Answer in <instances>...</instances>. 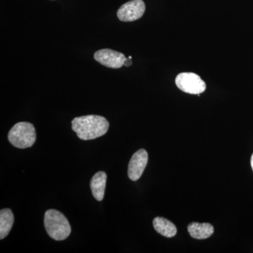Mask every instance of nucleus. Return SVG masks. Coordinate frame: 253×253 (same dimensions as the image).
Listing matches in <instances>:
<instances>
[{"label":"nucleus","instance_id":"obj_11","mask_svg":"<svg viewBox=\"0 0 253 253\" xmlns=\"http://www.w3.org/2000/svg\"><path fill=\"white\" fill-rule=\"evenodd\" d=\"M14 217L10 209H2L0 211V239H4L11 231L14 224Z\"/></svg>","mask_w":253,"mask_h":253},{"label":"nucleus","instance_id":"obj_10","mask_svg":"<svg viewBox=\"0 0 253 253\" xmlns=\"http://www.w3.org/2000/svg\"><path fill=\"white\" fill-rule=\"evenodd\" d=\"M153 224H154L155 230L165 237H174L177 232L175 225L165 218L156 217L153 221Z\"/></svg>","mask_w":253,"mask_h":253},{"label":"nucleus","instance_id":"obj_6","mask_svg":"<svg viewBox=\"0 0 253 253\" xmlns=\"http://www.w3.org/2000/svg\"><path fill=\"white\" fill-rule=\"evenodd\" d=\"M94 59L106 67L118 69L124 66L126 57L123 53L112 49L99 50L94 54Z\"/></svg>","mask_w":253,"mask_h":253},{"label":"nucleus","instance_id":"obj_13","mask_svg":"<svg viewBox=\"0 0 253 253\" xmlns=\"http://www.w3.org/2000/svg\"><path fill=\"white\" fill-rule=\"evenodd\" d=\"M251 167H252V169L253 170V154L252 155V156H251Z\"/></svg>","mask_w":253,"mask_h":253},{"label":"nucleus","instance_id":"obj_5","mask_svg":"<svg viewBox=\"0 0 253 253\" xmlns=\"http://www.w3.org/2000/svg\"><path fill=\"white\" fill-rule=\"evenodd\" d=\"M145 10L146 6L142 0H131L120 7L117 16L123 22H131L142 17Z\"/></svg>","mask_w":253,"mask_h":253},{"label":"nucleus","instance_id":"obj_4","mask_svg":"<svg viewBox=\"0 0 253 253\" xmlns=\"http://www.w3.org/2000/svg\"><path fill=\"white\" fill-rule=\"evenodd\" d=\"M176 85L180 90L191 94H201L206 89V84L194 73H181L176 76Z\"/></svg>","mask_w":253,"mask_h":253},{"label":"nucleus","instance_id":"obj_9","mask_svg":"<svg viewBox=\"0 0 253 253\" xmlns=\"http://www.w3.org/2000/svg\"><path fill=\"white\" fill-rule=\"evenodd\" d=\"M190 236L196 239H206L214 233V228L208 223L193 222L188 226Z\"/></svg>","mask_w":253,"mask_h":253},{"label":"nucleus","instance_id":"obj_8","mask_svg":"<svg viewBox=\"0 0 253 253\" xmlns=\"http://www.w3.org/2000/svg\"><path fill=\"white\" fill-rule=\"evenodd\" d=\"M106 179H107V175L102 171L96 172L91 178L90 181L91 193L96 201H101L104 199Z\"/></svg>","mask_w":253,"mask_h":253},{"label":"nucleus","instance_id":"obj_2","mask_svg":"<svg viewBox=\"0 0 253 253\" xmlns=\"http://www.w3.org/2000/svg\"><path fill=\"white\" fill-rule=\"evenodd\" d=\"M44 227L51 239L63 241L71 232V227L67 218L56 210H48L44 214Z\"/></svg>","mask_w":253,"mask_h":253},{"label":"nucleus","instance_id":"obj_3","mask_svg":"<svg viewBox=\"0 0 253 253\" xmlns=\"http://www.w3.org/2000/svg\"><path fill=\"white\" fill-rule=\"evenodd\" d=\"M8 139L13 146L18 149L31 147L36 141L35 126L27 122L16 123L10 129Z\"/></svg>","mask_w":253,"mask_h":253},{"label":"nucleus","instance_id":"obj_1","mask_svg":"<svg viewBox=\"0 0 253 253\" xmlns=\"http://www.w3.org/2000/svg\"><path fill=\"white\" fill-rule=\"evenodd\" d=\"M109 123L96 115L81 116L72 121V129L82 140H91L104 135L109 130Z\"/></svg>","mask_w":253,"mask_h":253},{"label":"nucleus","instance_id":"obj_12","mask_svg":"<svg viewBox=\"0 0 253 253\" xmlns=\"http://www.w3.org/2000/svg\"><path fill=\"white\" fill-rule=\"evenodd\" d=\"M131 59H129V57H128V59H126V61H125L124 63V66H130L131 65V63H132V61H131Z\"/></svg>","mask_w":253,"mask_h":253},{"label":"nucleus","instance_id":"obj_7","mask_svg":"<svg viewBox=\"0 0 253 253\" xmlns=\"http://www.w3.org/2000/svg\"><path fill=\"white\" fill-rule=\"evenodd\" d=\"M149 156L146 150L139 149L133 155L128 166V176L132 181H137L144 172Z\"/></svg>","mask_w":253,"mask_h":253}]
</instances>
